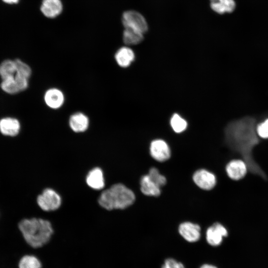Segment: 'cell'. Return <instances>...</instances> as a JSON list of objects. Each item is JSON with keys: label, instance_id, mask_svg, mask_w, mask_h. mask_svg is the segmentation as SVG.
Wrapping results in <instances>:
<instances>
[{"label": "cell", "instance_id": "obj_22", "mask_svg": "<svg viewBox=\"0 0 268 268\" xmlns=\"http://www.w3.org/2000/svg\"><path fill=\"white\" fill-rule=\"evenodd\" d=\"M0 86L4 91L9 94H16L20 92L14 76L2 79Z\"/></svg>", "mask_w": 268, "mask_h": 268}, {"label": "cell", "instance_id": "obj_19", "mask_svg": "<svg viewBox=\"0 0 268 268\" xmlns=\"http://www.w3.org/2000/svg\"><path fill=\"white\" fill-rule=\"evenodd\" d=\"M143 35L144 34L141 32L129 28H125L123 32V40L126 45H137L143 41Z\"/></svg>", "mask_w": 268, "mask_h": 268}, {"label": "cell", "instance_id": "obj_11", "mask_svg": "<svg viewBox=\"0 0 268 268\" xmlns=\"http://www.w3.org/2000/svg\"><path fill=\"white\" fill-rule=\"evenodd\" d=\"M42 13L46 17L54 18L60 15L63 10L61 0H43L40 7Z\"/></svg>", "mask_w": 268, "mask_h": 268}, {"label": "cell", "instance_id": "obj_18", "mask_svg": "<svg viewBox=\"0 0 268 268\" xmlns=\"http://www.w3.org/2000/svg\"><path fill=\"white\" fill-rule=\"evenodd\" d=\"M211 9L215 12L222 14L234 11L236 3L234 0H209Z\"/></svg>", "mask_w": 268, "mask_h": 268}, {"label": "cell", "instance_id": "obj_8", "mask_svg": "<svg viewBox=\"0 0 268 268\" xmlns=\"http://www.w3.org/2000/svg\"><path fill=\"white\" fill-rule=\"evenodd\" d=\"M151 157L159 162L167 160L171 156V151L168 144L163 140L158 139L153 140L150 145Z\"/></svg>", "mask_w": 268, "mask_h": 268}, {"label": "cell", "instance_id": "obj_20", "mask_svg": "<svg viewBox=\"0 0 268 268\" xmlns=\"http://www.w3.org/2000/svg\"><path fill=\"white\" fill-rule=\"evenodd\" d=\"M16 72L14 61L6 60L0 65V75L2 79L14 77Z\"/></svg>", "mask_w": 268, "mask_h": 268}, {"label": "cell", "instance_id": "obj_12", "mask_svg": "<svg viewBox=\"0 0 268 268\" xmlns=\"http://www.w3.org/2000/svg\"><path fill=\"white\" fill-rule=\"evenodd\" d=\"M44 101L46 105L53 109L60 108L64 104L65 97L63 92L57 88H50L44 95Z\"/></svg>", "mask_w": 268, "mask_h": 268}, {"label": "cell", "instance_id": "obj_6", "mask_svg": "<svg viewBox=\"0 0 268 268\" xmlns=\"http://www.w3.org/2000/svg\"><path fill=\"white\" fill-rule=\"evenodd\" d=\"M227 229L221 223H214L209 227L206 231V240L211 246L220 245L224 237L228 236Z\"/></svg>", "mask_w": 268, "mask_h": 268}, {"label": "cell", "instance_id": "obj_4", "mask_svg": "<svg viewBox=\"0 0 268 268\" xmlns=\"http://www.w3.org/2000/svg\"><path fill=\"white\" fill-rule=\"evenodd\" d=\"M122 21L125 28L131 29L143 34L146 33L148 30V25L145 19L136 11H125L122 15Z\"/></svg>", "mask_w": 268, "mask_h": 268}, {"label": "cell", "instance_id": "obj_23", "mask_svg": "<svg viewBox=\"0 0 268 268\" xmlns=\"http://www.w3.org/2000/svg\"><path fill=\"white\" fill-rule=\"evenodd\" d=\"M170 125L174 131L177 133L183 132L187 127L186 120L177 114H174L172 116L170 120Z\"/></svg>", "mask_w": 268, "mask_h": 268}, {"label": "cell", "instance_id": "obj_10", "mask_svg": "<svg viewBox=\"0 0 268 268\" xmlns=\"http://www.w3.org/2000/svg\"><path fill=\"white\" fill-rule=\"evenodd\" d=\"M180 235L187 241L196 242L201 237L200 226L191 222H184L180 224L178 228Z\"/></svg>", "mask_w": 268, "mask_h": 268}, {"label": "cell", "instance_id": "obj_3", "mask_svg": "<svg viewBox=\"0 0 268 268\" xmlns=\"http://www.w3.org/2000/svg\"><path fill=\"white\" fill-rule=\"evenodd\" d=\"M135 199L134 192L122 184H116L103 191L98 199L101 206L107 210L124 209Z\"/></svg>", "mask_w": 268, "mask_h": 268}, {"label": "cell", "instance_id": "obj_27", "mask_svg": "<svg viewBox=\"0 0 268 268\" xmlns=\"http://www.w3.org/2000/svg\"><path fill=\"white\" fill-rule=\"evenodd\" d=\"M200 268H217L216 266L209 264H204L201 265Z\"/></svg>", "mask_w": 268, "mask_h": 268}, {"label": "cell", "instance_id": "obj_9", "mask_svg": "<svg viewBox=\"0 0 268 268\" xmlns=\"http://www.w3.org/2000/svg\"><path fill=\"white\" fill-rule=\"evenodd\" d=\"M248 170L247 165L242 159L232 160L225 167V171L228 176L231 179L235 181L243 179Z\"/></svg>", "mask_w": 268, "mask_h": 268}, {"label": "cell", "instance_id": "obj_2", "mask_svg": "<svg viewBox=\"0 0 268 268\" xmlns=\"http://www.w3.org/2000/svg\"><path fill=\"white\" fill-rule=\"evenodd\" d=\"M18 228L27 243L34 248L45 245L53 234L50 222L41 218L24 219L19 223Z\"/></svg>", "mask_w": 268, "mask_h": 268}, {"label": "cell", "instance_id": "obj_14", "mask_svg": "<svg viewBox=\"0 0 268 268\" xmlns=\"http://www.w3.org/2000/svg\"><path fill=\"white\" fill-rule=\"evenodd\" d=\"M20 128V123L16 119L5 118L0 120V131L3 135L15 136L19 133Z\"/></svg>", "mask_w": 268, "mask_h": 268}, {"label": "cell", "instance_id": "obj_24", "mask_svg": "<svg viewBox=\"0 0 268 268\" xmlns=\"http://www.w3.org/2000/svg\"><path fill=\"white\" fill-rule=\"evenodd\" d=\"M148 175L151 180L160 188L166 183V179L165 176L161 174L158 170L155 167L150 169Z\"/></svg>", "mask_w": 268, "mask_h": 268}, {"label": "cell", "instance_id": "obj_15", "mask_svg": "<svg viewBox=\"0 0 268 268\" xmlns=\"http://www.w3.org/2000/svg\"><path fill=\"white\" fill-rule=\"evenodd\" d=\"M87 185L95 190H101L105 185V181L102 170L96 167L90 170L86 179Z\"/></svg>", "mask_w": 268, "mask_h": 268}, {"label": "cell", "instance_id": "obj_16", "mask_svg": "<svg viewBox=\"0 0 268 268\" xmlns=\"http://www.w3.org/2000/svg\"><path fill=\"white\" fill-rule=\"evenodd\" d=\"M140 184L141 191L144 195L153 197L160 195V187L151 180L148 174L142 176Z\"/></svg>", "mask_w": 268, "mask_h": 268}, {"label": "cell", "instance_id": "obj_7", "mask_svg": "<svg viewBox=\"0 0 268 268\" xmlns=\"http://www.w3.org/2000/svg\"><path fill=\"white\" fill-rule=\"evenodd\" d=\"M193 179L197 186L204 190L212 189L216 184L215 175L205 169L196 171L193 175Z\"/></svg>", "mask_w": 268, "mask_h": 268}, {"label": "cell", "instance_id": "obj_17", "mask_svg": "<svg viewBox=\"0 0 268 268\" xmlns=\"http://www.w3.org/2000/svg\"><path fill=\"white\" fill-rule=\"evenodd\" d=\"M115 60L118 65L122 67H128L134 59V51L129 47L120 48L115 55Z\"/></svg>", "mask_w": 268, "mask_h": 268}, {"label": "cell", "instance_id": "obj_5", "mask_svg": "<svg viewBox=\"0 0 268 268\" xmlns=\"http://www.w3.org/2000/svg\"><path fill=\"white\" fill-rule=\"evenodd\" d=\"M37 203L44 211H53L60 207L62 203L60 196L51 189H46L38 196Z\"/></svg>", "mask_w": 268, "mask_h": 268}, {"label": "cell", "instance_id": "obj_21", "mask_svg": "<svg viewBox=\"0 0 268 268\" xmlns=\"http://www.w3.org/2000/svg\"><path fill=\"white\" fill-rule=\"evenodd\" d=\"M42 264L40 260L33 255H26L19 261V268H41Z\"/></svg>", "mask_w": 268, "mask_h": 268}, {"label": "cell", "instance_id": "obj_1", "mask_svg": "<svg viewBox=\"0 0 268 268\" xmlns=\"http://www.w3.org/2000/svg\"><path fill=\"white\" fill-rule=\"evenodd\" d=\"M257 120L247 116L229 123L224 130L225 141L227 146L238 153L246 163L248 171L265 180L267 174L256 161L254 148L260 143L256 127Z\"/></svg>", "mask_w": 268, "mask_h": 268}, {"label": "cell", "instance_id": "obj_26", "mask_svg": "<svg viewBox=\"0 0 268 268\" xmlns=\"http://www.w3.org/2000/svg\"><path fill=\"white\" fill-rule=\"evenodd\" d=\"M161 268H185L183 263L176 260L169 258L166 259Z\"/></svg>", "mask_w": 268, "mask_h": 268}, {"label": "cell", "instance_id": "obj_25", "mask_svg": "<svg viewBox=\"0 0 268 268\" xmlns=\"http://www.w3.org/2000/svg\"><path fill=\"white\" fill-rule=\"evenodd\" d=\"M256 131L260 138L268 139V118L257 124Z\"/></svg>", "mask_w": 268, "mask_h": 268}, {"label": "cell", "instance_id": "obj_13", "mask_svg": "<svg viewBox=\"0 0 268 268\" xmlns=\"http://www.w3.org/2000/svg\"><path fill=\"white\" fill-rule=\"evenodd\" d=\"M89 124L88 118L82 113H74L69 118V127L74 132L81 133L85 132L88 129Z\"/></svg>", "mask_w": 268, "mask_h": 268}, {"label": "cell", "instance_id": "obj_28", "mask_svg": "<svg viewBox=\"0 0 268 268\" xmlns=\"http://www.w3.org/2000/svg\"><path fill=\"white\" fill-rule=\"evenodd\" d=\"M4 2L8 4H14L18 2L19 0H2Z\"/></svg>", "mask_w": 268, "mask_h": 268}]
</instances>
